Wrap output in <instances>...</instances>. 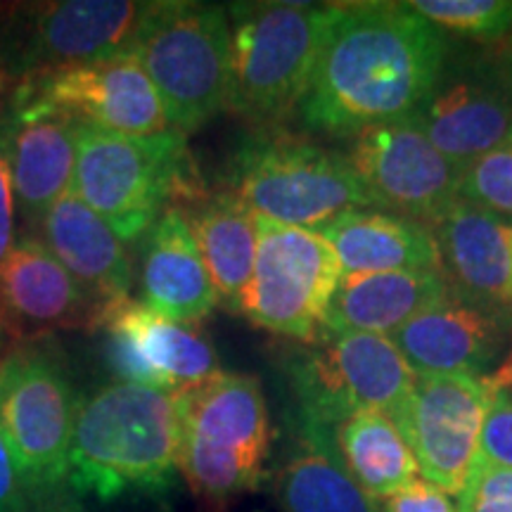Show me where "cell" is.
I'll use <instances>...</instances> for the list:
<instances>
[{"mask_svg": "<svg viewBox=\"0 0 512 512\" xmlns=\"http://www.w3.org/2000/svg\"><path fill=\"white\" fill-rule=\"evenodd\" d=\"M451 43L408 3L330 5L299 119L320 136L356 138L413 117L432 91Z\"/></svg>", "mask_w": 512, "mask_h": 512, "instance_id": "1", "label": "cell"}, {"mask_svg": "<svg viewBox=\"0 0 512 512\" xmlns=\"http://www.w3.org/2000/svg\"><path fill=\"white\" fill-rule=\"evenodd\" d=\"M176 475V394L117 380L79 399L67 472L76 494L162 498Z\"/></svg>", "mask_w": 512, "mask_h": 512, "instance_id": "2", "label": "cell"}, {"mask_svg": "<svg viewBox=\"0 0 512 512\" xmlns=\"http://www.w3.org/2000/svg\"><path fill=\"white\" fill-rule=\"evenodd\" d=\"M185 138L174 128L121 136L79 124L72 190L121 240L136 242L169 207H192L207 195Z\"/></svg>", "mask_w": 512, "mask_h": 512, "instance_id": "3", "label": "cell"}, {"mask_svg": "<svg viewBox=\"0 0 512 512\" xmlns=\"http://www.w3.org/2000/svg\"><path fill=\"white\" fill-rule=\"evenodd\" d=\"M178 472L207 503L259 489L271 453V418L254 375L216 373L176 394Z\"/></svg>", "mask_w": 512, "mask_h": 512, "instance_id": "4", "label": "cell"}, {"mask_svg": "<svg viewBox=\"0 0 512 512\" xmlns=\"http://www.w3.org/2000/svg\"><path fill=\"white\" fill-rule=\"evenodd\" d=\"M230 15L228 112L259 128H278L299 112L330 5L235 3Z\"/></svg>", "mask_w": 512, "mask_h": 512, "instance_id": "5", "label": "cell"}, {"mask_svg": "<svg viewBox=\"0 0 512 512\" xmlns=\"http://www.w3.org/2000/svg\"><path fill=\"white\" fill-rule=\"evenodd\" d=\"M226 190L256 219L306 230H320L349 211L375 209L347 155L280 128H259L238 147Z\"/></svg>", "mask_w": 512, "mask_h": 512, "instance_id": "6", "label": "cell"}, {"mask_svg": "<svg viewBox=\"0 0 512 512\" xmlns=\"http://www.w3.org/2000/svg\"><path fill=\"white\" fill-rule=\"evenodd\" d=\"M131 53L150 76L174 131L188 136L228 110V8L185 0L150 3Z\"/></svg>", "mask_w": 512, "mask_h": 512, "instance_id": "7", "label": "cell"}, {"mask_svg": "<svg viewBox=\"0 0 512 512\" xmlns=\"http://www.w3.org/2000/svg\"><path fill=\"white\" fill-rule=\"evenodd\" d=\"M76 399L53 342H19L0 361V430L29 494L67 482Z\"/></svg>", "mask_w": 512, "mask_h": 512, "instance_id": "8", "label": "cell"}, {"mask_svg": "<svg viewBox=\"0 0 512 512\" xmlns=\"http://www.w3.org/2000/svg\"><path fill=\"white\" fill-rule=\"evenodd\" d=\"M150 3L60 0L15 8L0 24V83H22L131 53Z\"/></svg>", "mask_w": 512, "mask_h": 512, "instance_id": "9", "label": "cell"}, {"mask_svg": "<svg viewBox=\"0 0 512 512\" xmlns=\"http://www.w3.org/2000/svg\"><path fill=\"white\" fill-rule=\"evenodd\" d=\"M342 266L318 230L256 219V261L240 313L256 328L311 344L323 335Z\"/></svg>", "mask_w": 512, "mask_h": 512, "instance_id": "10", "label": "cell"}, {"mask_svg": "<svg viewBox=\"0 0 512 512\" xmlns=\"http://www.w3.org/2000/svg\"><path fill=\"white\" fill-rule=\"evenodd\" d=\"M299 418L335 427L358 411L392 413L411 392L415 373L392 337L323 332L290 361Z\"/></svg>", "mask_w": 512, "mask_h": 512, "instance_id": "11", "label": "cell"}, {"mask_svg": "<svg viewBox=\"0 0 512 512\" xmlns=\"http://www.w3.org/2000/svg\"><path fill=\"white\" fill-rule=\"evenodd\" d=\"M458 169L512 140L510 48L448 50L432 91L413 114Z\"/></svg>", "mask_w": 512, "mask_h": 512, "instance_id": "12", "label": "cell"}, {"mask_svg": "<svg viewBox=\"0 0 512 512\" xmlns=\"http://www.w3.org/2000/svg\"><path fill=\"white\" fill-rule=\"evenodd\" d=\"M489 382L465 375H415L411 392L389 413L420 465L446 494H460L479 456L491 403Z\"/></svg>", "mask_w": 512, "mask_h": 512, "instance_id": "13", "label": "cell"}, {"mask_svg": "<svg viewBox=\"0 0 512 512\" xmlns=\"http://www.w3.org/2000/svg\"><path fill=\"white\" fill-rule=\"evenodd\" d=\"M347 159L375 209L432 228L458 202L463 169L441 155L413 117L358 133Z\"/></svg>", "mask_w": 512, "mask_h": 512, "instance_id": "14", "label": "cell"}, {"mask_svg": "<svg viewBox=\"0 0 512 512\" xmlns=\"http://www.w3.org/2000/svg\"><path fill=\"white\" fill-rule=\"evenodd\" d=\"M79 124L29 86H17L0 114L12 192L27 226H38L43 214L72 190Z\"/></svg>", "mask_w": 512, "mask_h": 512, "instance_id": "15", "label": "cell"}, {"mask_svg": "<svg viewBox=\"0 0 512 512\" xmlns=\"http://www.w3.org/2000/svg\"><path fill=\"white\" fill-rule=\"evenodd\" d=\"M415 375L491 380L512 351V311H494L446 292L392 335Z\"/></svg>", "mask_w": 512, "mask_h": 512, "instance_id": "16", "label": "cell"}, {"mask_svg": "<svg viewBox=\"0 0 512 512\" xmlns=\"http://www.w3.org/2000/svg\"><path fill=\"white\" fill-rule=\"evenodd\" d=\"M81 124L121 133L159 136L171 131L159 93L133 53L41 76L22 83Z\"/></svg>", "mask_w": 512, "mask_h": 512, "instance_id": "17", "label": "cell"}, {"mask_svg": "<svg viewBox=\"0 0 512 512\" xmlns=\"http://www.w3.org/2000/svg\"><path fill=\"white\" fill-rule=\"evenodd\" d=\"M102 304L34 235H24L0 266V328L31 342L64 328H93Z\"/></svg>", "mask_w": 512, "mask_h": 512, "instance_id": "18", "label": "cell"}, {"mask_svg": "<svg viewBox=\"0 0 512 512\" xmlns=\"http://www.w3.org/2000/svg\"><path fill=\"white\" fill-rule=\"evenodd\" d=\"M448 292L494 311H512V223L458 200L430 228Z\"/></svg>", "mask_w": 512, "mask_h": 512, "instance_id": "19", "label": "cell"}, {"mask_svg": "<svg viewBox=\"0 0 512 512\" xmlns=\"http://www.w3.org/2000/svg\"><path fill=\"white\" fill-rule=\"evenodd\" d=\"M140 304L176 323H197L219 306L183 209L169 207L147 233L140 259Z\"/></svg>", "mask_w": 512, "mask_h": 512, "instance_id": "20", "label": "cell"}, {"mask_svg": "<svg viewBox=\"0 0 512 512\" xmlns=\"http://www.w3.org/2000/svg\"><path fill=\"white\" fill-rule=\"evenodd\" d=\"M43 245L98 304L126 299L131 259L126 242L86 202L69 190L38 221Z\"/></svg>", "mask_w": 512, "mask_h": 512, "instance_id": "21", "label": "cell"}, {"mask_svg": "<svg viewBox=\"0 0 512 512\" xmlns=\"http://www.w3.org/2000/svg\"><path fill=\"white\" fill-rule=\"evenodd\" d=\"M273 494L283 512H377L339 458L335 430L302 418L273 470Z\"/></svg>", "mask_w": 512, "mask_h": 512, "instance_id": "22", "label": "cell"}, {"mask_svg": "<svg viewBox=\"0 0 512 512\" xmlns=\"http://www.w3.org/2000/svg\"><path fill=\"white\" fill-rule=\"evenodd\" d=\"M100 325H112L131 339L162 392L178 394L221 373L214 344L197 323H176L126 297L102 306L95 330Z\"/></svg>", "mask_w": 512, "mask_h": 512, "instance_id": "23", "label": "cell"}, {"mask_svg": "<svg viewBox=\"0 0 512 512\" xmlns=\"http://www.w3.org/2000/svg\"><path fill=\"white\" fill-rule=\"evenodd\" d=\"M335 249L342 275L439 271L430 226L382 209H356L318 230Z\"/></svg>", "mask_w": 512, "mask_h": 512, "instance_id": "24", "label": "cell"}, {"mask_svg": "<svg viewBox=\"0 0 512 512\" xmlns=\"http://www.w3.org/2000/svg\"><path fill=\"white\" fill-rule=\"evenodd\" d=\"M441 271L342 275L323 332H370L392 337L422 309L446 297Z\"/></svg>", "mask_w": 512, "mask_h": 512, "instance_id": "25", "label": "cell"}, {"mask_svg": "<svg viewBox=\"0 0 512 512\" xmlns=\"http://www.w3.org/2000/svg\"><path fill=\"white\" fill-rule=\"evenodd\" d=\"M219 304L240 313L256 261V216L233 192H207L185 209Z\"/></svg>", "mask_w": 512, "mask_h": 512, "instance_id": "26", "label": "cell"}, {"mask_svg": "<svg viewBox=\"0 0 512 512\" xmlns=\"http://www.w3.org/2000/svg\"><path fill=\"white\" fill-rule=\"evenodd\" d=\"M335 444L349 475L373 501H387L418 482V460L387 413L349 415L335 427Z\"/></svg>", "mask_w": 512, "mask_h": 512, "instance_id": "27", "label": "cell"}, {"mask_svg": "<svg viewBox=\"0 0 512 512\" xmlns=\"http://www.w3.org/2000/svg\"><path fill=\"white\" fill-rule=\"evenodd\" d=\"M408 5L444 34L482 46L512 36V0H411Z\"/></svg>", "mask_w": 512, "mask_h": 512, "instance_id": "28", "label": "cell"}, {"mask_svg": "<svg viewBox=\"0 0 512 512\" xmlns=\"http://www.w3.org/2000/svg\"><path fill=\"white\" fill-rule=\"evenodd\" d=\"M458 200L512 223V140L465 166Z\"/></svg>", "mask_w": 512, "mask_h": 512, "instance_id": "29", "label": "cell"}, {"mask_svg": "<svg viewBox=\"0 0 512 512\" xmlns=\"http://www.w3.org/2000/svg\"><path fill=\"white\" fill-rule=\"evenodd\" d=\"M460 512H512V467L477 458L460 491Z\"/></svg>", "mask_w": 512, "mask_h": 512, "instance_id": "30", "label": "cell"}, {"mask_svg": "<svg viewBox=\"0 0 512 512\" xmlns=\"http://www.w3.org/2000/svg\"><path fill=\"white\" fill-rule=\"evenodd\" d=\"M489 411H486L479 456L491 465L512 467V387L491 389Z\"/></svg>", "mask_w": 512, "mask_h": 512, "instance_id": "31", "label": "cell"}, {"mask_svg": "<svg viewBox=\"0 0 512 512\" xmlns=\"http://www.w3.org/2000/svg\"><path fill=\"white\" fill-rule=\"evenodd\" d=\"M384 512H460L456 501L437 484L418 479L384 501Z\"/></svg>", "mask_w": 512, "mask_h": 512, "instance_id": "32", "label": "cell"}, {"mask_svg": "<svg viewBox=\"0 0 512 512\" xmlns=\"http://www.w3.org/2000/svg\"><path fill=\"white\" fill-rule=\"evenodd\" d=\"M29 510V491L19 477L17 463L0 430V512H27Z\"/></svg>", "mask_w": 512, "mask_h": 512, "instance_id": "33", "label": "cell"}, {"mask_svg": "<svg viewBox=\"0 0 512 512\" xmlns=\"http://www.w3.org/2000/svg\"><path fill=\"white\" fill-rule=\"evenodd\" d=\"M15 242V192H12L10 164L0 133V266L5 264Z\"/></svg>", "mask_w": 512, "mask_h": 512, "instance_id": "34", "label": "cell"}, {"mask_svg": "<svg viewBox=\"0 0 512 512\" xmlns=\"http://www.w3.org/2000/svg\"><path fill=\"white\" fill-rule=\"evenodd\" d=\"M27 512H88L83 505L81 496L67 482L57 484L53 489L36 491L29 494V510Z\"/></svg>", "mask_w": 512, "mask_h": 512, "instance_id": "35", "label": "cell"}, {"mask_svg": "<svg viewBox=\"0 0 512 512\" xmlns=\"http://www.w3.org/2000/svg\"><path fill=\"white\" fill-rule=\"evenodd\" d=\"M489 382V387L491 389H501V387H512V351H510V356H508V361L503 363V368L498 370V373L491 377V380H486Z\"/></svg>", "mask_w": 512, "mask_h": 512, "instance_id": "36", "label": "cell"}, {"mask_svg": "<svg viewBox=\"0 0 512 512\" xmlns=\"http://www.w3.org/2000/svg\"><path fill=\"white\" fill-rule=\"evenodd\" d=\"M512 38V36H510ZM510 55H512V43H510Z\"/></svg>", "mask_w": 512, "mask_h": 512, "instance_id": "37", "label": "cell"}]
</instances>
